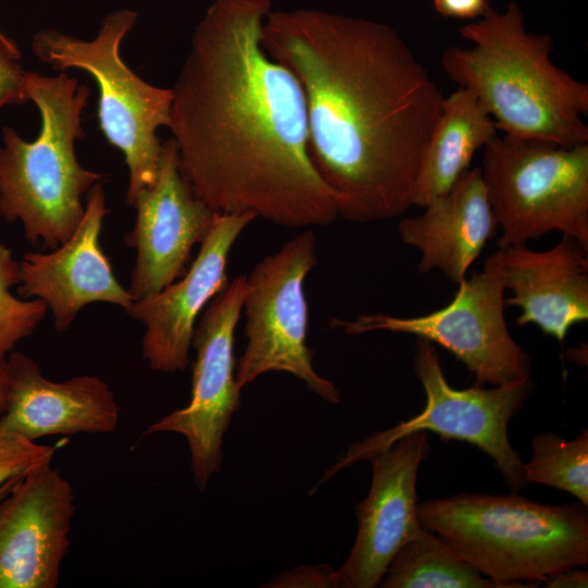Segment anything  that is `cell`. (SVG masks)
Masks as SVG:
<instances>
[{
	"instance_id": "1",
	"label": "cell",
	"mask_w": 588,
	"mask_h": 588,
	"mask_svg": "<svg viewBox=\"0 0 588 588\" xmlns=\"http://www.w3.org/2000/svg\"><path fill=\"white\" fill-rule=\"evenodd\" d=\"M270 11L271 0H213L172 88L168 127L182 174L216 212L326 226L336 199L310 158L301 83L262 45Z\"/></svg>"
},
{
	"instance_id": "2",
	"label": "cell",
	"mask_w": 588,
	"mask_h": 588,
	"mask_svg": "<svg viewBox=\"0 0 588 588\" xmlns=\"http://www.w3.org/2000/svg\"><path fill=\"white\" fill-rule=\"evenodd\" d=\"M261 41L301 83L310 158L339 217L405 213L444 97L399 33L321 10H271Z\"/></svg>"
},
{
	"instance_id": "3",
	"label": "cell",
	"mask_w": 588,
	"mask_h": 588,
	"mask_svg": "<svg viewBox=\"0 0 588 588\" xmlns=\"http://www.w3.org/2000/svg\"><path fill=\"white\" fill-rule=\"evenodd\" d=\"M480 17L458 28L471 47L443 51L445 74L478 97L504 135L565 147L588 144V85L551 61V37L527 33L514 2Z\"/></svg>"
},
{
	"instance_id": "4",
	"label": "cell",
	"mask_w": 588,
	"mask_h": 588,
	"mask_svg": "<svg viewBox=\"0 0 588 588\" xmlns=\"http://www.w3.org/2000/svg\"><path fill=\"white\" fill-rule=\"evenodd\" d=\"M419 524L501 588L542 584L588 563L583 503L547 505L515 492L461 493L417 504Z\"/></svg>"
},
{
	"instance_id": "5",
	"label": "cell",
	"mask_w": 588,
	"mask_h": 588,
	"mask_svg": "<svg viewBox=\"0 0 588 588\" xmlns=\"http://www.w3.org/2000/svg\"><path fill=\"white\" fill-rule=\"evenodd\" d=\"M28 98L40 114L38 136L30 142L10 126L2 128L0 146V216L20 221L32 245L54 249L81 223L83 194L105 174L83 168L75 155L84 137L82 111L90 90L64 73H26Z\"/></svg>"
},
{
	"instance_id": "6",
	"label": "cell",
	"mask_w": 588,
	"mask_h": 588,
	"mask_svg": "<svg viewBox=\"0 0 588 588\" xmlns=\"http://www.w3.org/2000/svg\"><path fill=\"white\" fill-rule=\"evenodd\" d=\"M137 13L122 8L106 15L97 36L82 40L56 29H42L32 40L35 56L54 70L81 69L98 85V121L107 140L124 155L130 171L126 203L151 185L161 145L157 130L169 126L172 88L157 87L124 63L120 46Z\"/></svg>"
},
{
	"instance_id": "7",
	"label": "cell",
	"mask_w": 588,
	"mask_h": 588,
	"mask_svg": "<svg viewBox=\"0 0 588 588\" xmlns=\"http://www.w3.org/2000/svg\"><path fill=\"white\" fill-rule=\"evenodd\" d=\"M480 170L501 230L499 248L552 231L588 248V144L494 135L483 147Z\"/></svg>"
},
{
	"instance_id": "8",
	"label": "cell",
	"mask_w": 588,
	"mask_h": 588,
	"mask_svg": "<svg viewBox=\"0 0 588 588\" xmlns=\"http://www.w3.org/2000/svg\"><path fill=\"white\" fill-rule=\"evenodd\" d=\"M317 264L316 236L307 230L262 258L245 277L247 344L235 371L241 389L266 372L284 371L303 380L323 401L340 402L338 388L315 370L306 344L304 284Z\"/></svg>"
},
{
	"instance_id": "9",
	"label": "cell",
	"mask_w": 588,
	"mask_h": 588,
	"mask_svg": "<svg viewBox=\"0 0 588 588\" xmlns=\"http://www.w3.org/2000/svg\"><path fill=\"white\" fill-rule=\"evenodd\" d=\"M505 285L501 253L491 254L482 270L457 284L444 307L418 317L362 314L330 326L350 335L371 331L407 333L450 351L475 375V384L499 385L531 378V360L514 341L504 317Z\"/></svg>"
},
{
	"instance_id": "10",
	"label": "cell",
	"mask_w": 588,
	"mask_h": 588,
	"mask_svg": "<svg viewBox=\"0 0 588 588\" xmlns=\"http://www.w3.org/2000/svg\"><path fill=\"white\" fill-rule=\"evenodd\" d=\"M414 369L421 383L426 404L422 411L399 425L353 444L328 473H335L389 448L405 434L432 431L444 439H457L476 445L488 454L503 479L517 492L524 480L518 452L511 445L507 429L532 389L531 378L490 389L474 385L455 389L449 384L434 345L417 339Z\"/></svg>"
},
{
	"instance_id": "11",
	"label": "cell",
	"mask_w": 588,
	"mask_h": 588,
	"mask_svg": "<svg viewBox=\"0 0 588 588\" xmlns=\"http://www.w3.org/2000/svg\"><path fill=\"white\" fill-rule=\"evenodd\" d=\"M245 274L234 278L208 303L195 327L192 395L188 404L158 419L144 434L172 432L185 438L193 480L206 490L220 470L222 439L240 406L234 333L243 309Z\"/></svg>"
},
{
	"instance_id": "12",
	"label": "cell",
	"mask_w": 588,
	"mask_h": 588,
	"mask_svg": "<svg viewBox=\"0 0 588 588\" xmlns=\"http://www.w3.org/2000/svg\"><path fill=\"white\" fill-rule=\"evenodd\" d=\"M132 206L136 220L124 242L137 252L128 293L134 302L149 299L186 272L193 247L207 235L216 211L182 174L173 139L161 145L155 182Z\"/></svg>"
},
{
	"instance_id": "13",
	"label": "cell",
	"mask_w": 588,
	"mask_h": 588,
	"mask_svg": "<svg viewBox=\"0 0 588 588\" xmlns=\"http://www.w3.org/2000/svg\"><path fill=\"white\" fill-rule=\"evenodd\" d=\"M75 495L44 464L0 499V588H56L70 547Z\"/></svg>"
},
{
	"instance_id": "14",
	"label": "cell",
	"mask_w": 588,
	"mask_h": 588,
	"mask_svg": "<svg viewBox=\"0 0 588 588\" xmlns=\"http://www.w3.org/2000/svg\"><path fill=\"white\" fill-rule=\"evenodd\" d=\"M427 431L403 436L372 455L371 486L354 507L358 529L354 546L336 569L341 588L379 586L396 551L420 526L417 516V474L429 452Z\"/></svg>"
},
{
	"instance_id": "15",
	"label": "cell",
	"mask_w": 588,
	"mask_h": 588,
	"mask_svg": "<svg viewBox=\"0 0 588 588\" xmlns=\"http://www.w3.org/2000/svg\"><path fill=\"white\" fill-rule=\"evenodd\" d=\"M255 219L250 212H216L197 257L179 281L133 303L127 313L146 328L142 355L149 368L166 373L187 368L198 316L229 282V254Z\"/></svg>"
},
{
	"instance_id": "16",
	"label": "cell",
	"mask_w": 588,
	"mask_h": 588,
	"mask_svg": "<svg viewBox=\"0 0 588 588\" xmlns=\"http://www.w3.org/2000/svg\"><path fill=\"white\" fill-rule=\"evenodd\" d=\"M107 213L102 183L98 182L87 193L83 219L71 237L49 253L28 252L20 261L19 295L41 299L58 331L68 330L88 304L110 303L128 311L134 303L100 246Z\"/></svg>"
},
{
	"instance_id": "17",
	"label": "cell",
	"mask_w": 588,
	"mask_h": 588,
	"mask_svg": "<svg viewBox=\"0 0 588 588\" xmlns=\"http://www.w3.org/2000/svg\"><path fill=\"white\" fill-rule=\"evenodd\" d=\"M9 402L0 429L36 441L54 434L111 433L120 407L110 387L97 376L81 375L56 382L20 352L7 357Z\"/></svg>"
},
{
	"instance_id": "18",
	"label": "cell",
	"mask_w": 588,
	"mask_h": 588,
	"mask_svg": "<svg viewBox=\"0 0 588 588\" xmlns=\"http://www.w3.org/2000/svg\"><path fill=\"white\" fill-rule=\"evenodd\" d=\"M504 285L516 306L518 326L535 324L544 334L563 342L569 329L588 320V248L562 234L547 250L527 244L499 248Z\"/></svg>"
},
{
	"instance_id": "19",
	"label": "cell",
	"mask_w": 588,
	"mask_h": 588,
	"mask_svg": "<svg viewBox=\"0 0 588 588\" xmlns=\"http://www.w3.org/2000/svg\"><path fill=\"white\" fill-rule=\"evenodd\" d=\"M498 229L480 168L466 170L444 194L397 225L401 241L420 253L419 273L440 271L458 284Z\"/></svg>"
},
{
	"instance_id": "20",
	"label": "cell",
	"mask_w": 588,
	"mask_h": 588,
	"mask_svg": "<svg viewBox=\"0 0 588 588\" xmlns=\"http://www.w3.org/2000/svg\"><path fill=\"white\" fill-rule=\"evenodd\" d=\"M497 131L493 119L470 90L458 87L444 97L421 152L413 206L425 208L446 193Z\"/></svg>"
},
{
	"instance_id": "21",
	"label": "cell",
	"mask_w": 588,
	"mask_h": 588,
	"mask_svg": "<svg viewBox=\"0 0 588 588\" xmlns=\"http://www.w3.org/2000/svg\"><path fill=\"white\" fill-rule=\"evenodd\" d=\"M379 585L384 588H501L421 525L396 551Z\"/></svg>"
},
{
	"instance_id": "22",
	"label": "cell",
	"mask_w": 588,
	"mask_h": 588,
	"mask_svg": "<svg viewBox=\"0 0 588 588\" xmlns=\"http://www.w3.org/2000/svg\"><path fill=\"white\" fill-rule=\"evenodd\" d=\"M531 455L524 462V480L542 483L576 497L588 506V429L566 441L551 433L531 439Z\"/></svg>"
},
{
	"instance_id": "23",
	"label": "cell",
	"mask_w": 588,
	"mask_h": 588,
	"mask_svg": "<svg viewBox=\"0 0 588 588\" xmlns=\"http://www.w3.org/2000/svg\"><path fill=\"white\" fill-rule=\"evenodd\" d=\"M20 281V261L0 243V357H7L17 342L29 336L48 311L39 298L23 301L12 294L10 289Z\"/></svg>"
},
{
	"instance_id": "24",
	"label": "cell",
	"mask_w": 588,
	"mask_h": 588,
	"mask_svg": "<svg viewBox=\"0 0 588 588\" xmlns=\"http://www.w3.org/2000/svg\"><path fill=\"white\" fill-rule=\"evenodd\" d=\"M53 454V446L0 429V499L11 490L14 480L50 463Z\"/></svg>"
},
{
	"instance_id": "25",
	"label": "cell",
	"mask_w": 588,
	"mask_h": 588,
	"mask_svg": "<svg viewBox=\"0 0 588 588\" xmlns=\"http://www.w3.org/2000/svg\"><path fill=\"white\" fill-rule=\"evenodd\" d=\"M26 73L21 64L17 46L0 33V110L29 100Z\"/></svg>"
},
{
	"instance_id": "26",
	"label": "cell",
	"mask_w": 588,
	"mask_h": 588,
	"mask_svg": "<svg viewBox=\"0 0 588 588\" xmlns=\"http://www.w3.org/2000/svg\"><path fill=\"white\" fill-rule=\"evenodd\" d=\"M269 587H338L341 588L336 572L330 565L304 566L278 577Z\"/></svg>"
},
{
	"instance_id": "27",
	"label": "cell",
	"mask_w": 588,
	"mask_h": 588,
	"mask_svg": "<svg viewBox=\"0 0 588 588\" xmlns=\"http://www.w3.org/2000/svg\"><path fill=\"white\" fill-rule=\"evenodd\" d=\"M434 10L445 17L476 19L490 8L488 0H432Z\"/></svg>"
},
{
	"instance_id": "28",
	"label": "cell",
	"mask_w": 588,
	"mask_h": 588,
	"mask_svg": "<svg viewBox=\"0 0 588 588\" xmlns=\"http://www.w3.org/2000/svg\"><path fill=\"white\" fill-rule=\"evenodd\" d=\"M542 584L547 588H586L588 572L578 567L563 569L549 576Z\"/></svg>"
},
{
	"instance_id": "29",
	"label": "cell",
	"mask_w": 588,
	"mask_h": 588,
	"mask_svg": "<svg viewBox=\"0 0 588 588\" xmlns=\"http://www.w3.org/2000/svg\"><path fill=\"white\" fill-rule=\"evenodd\" d=\"M9 402V382L7 357H0V415H2Z\"/></svg>"
}]
</instances>
